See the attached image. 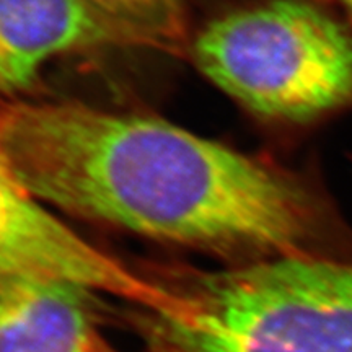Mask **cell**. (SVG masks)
<instances>
[{
  "label": "cell",
  "instance_id": "6da1fadb",
  "mask_svg": "<svg viewBox=\"0 0 352 352\" xmlns=\"http://www.w3.org/2000/svg\"><path fill=\"white\" fill-rule=\"evenodd\" d=\"M0 165L41 204L147 239L253 261L324 254L298 179L157 118L2 103Z\"/></svg>",
  "mask_w": 352,
  "mask_h": 352
},
{
  "label": "cell",
  "instance_id": "8992f818",
  "mask_svg": "<svg viewBox=\"0 0 352 352\" xmlns=\"http://www.w3.org/2000/svg\"><path fill=\"white\" fill-rule=\"evenodd\" d=\"M109 39L85 0H0V95L32 87L54 57Z\"/></svg>",
  "mask_w": 352,
  "mask_h": 352
},
{
  "label": "cell",
  "instance_id": "5b68a950",
  "mask_svg": "<svg viewBox=\"0 0 352 352\" xmlns=\"http://www.w3.org/2000/svg\"><path fill=\"white\" fill-rule=\"evenodd\" d=\"M90 297L63 280L0 283V352H121L95 323Z\"/></svg>",
  "mask_w": 352,
  "mask_h": 352
},
{
  "label": "cell",
  "instance_id": "ba28073f",
  "mask_svg": "<svg viewBox=\"0 0 352 352\" xmlns=\"http://www.w3.org/2000/svg\"><path fill=\"white\" fill-rule=\"evenodd\" d=\"M336 2L352 16V0H336Z\"/></svg>",
  "mask_w": 352,
  "mask_h": 352
},
{
  "label": "cell",
  "instance_id": "277c9868",
  "mask_svg": "<svg viewBox=\"0 0 352 352\" xmlns=\"http://www.w3.org/2000/svg\"><path fill=\"white\" fill-rule=\"evenodd\" d=\"M19 277L63 280L147 314L182 315L188 308L176 287L148 279L96 248L0 165V283Z\"/></svg>",
  "mask_w": 352,
  "mask_h": 352
},
{
  "label": "cell",
  "instance_id": "52a82bcc",
  "mask_svg": "<svg viewBox=\"0 0 352 352\" xmlns=\"http://www.w3.org/2000/svg\"><path fill=\"white\" fill-rule=\"evenodd\" d=\"M114 39L170 52L188 38L186 0H85Z\"/></svg>",
  "mask_w": 352,
  "mask_h": 352
},
{
  "label": "cell",
  "instance_id": "7a4b0ae2",
  "mask_svg": "<svg viewBox=\"0 0 352 352\" xmlns=\"http://www.w3.org/2000/svg\"><path fill=\"white\" fill-rule=\"evenodd\" d=\"M178 289L186 315L139 311L147 352H352V258L256 259Z\"/></svg>",
  "mask_w": 352,
  "mask_h": 352
},
{
  "label": "cell",
  "instance_id": "3957f363",
  "mask_svg": "<svg viewBox=\"0 0 352 352\" xmlns=\"http://www.w3.org/2000/svg\"><path fill=\"white\" fill-rule=\"evenodd\" d=\"M197 67L259 116L307 121L352 101V30L307 0H266L197 34Z\"/></svg>",
  "mask_w": 352,
  "mask_h": 352
}]
</instances>
